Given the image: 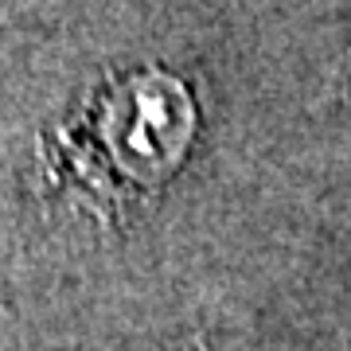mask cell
<instances>
[{"mask_svg": "<svg viewBox=\"0 0 351 351\" xmlns=\"http://www.w3.org/2000/svg\"><path fill=\"white\" fill-rule=\"evenodd\" d=\"M195 113H191L188 90L176 78L149 75L121 86L98 117V133L117 156V172H125L133 184H156L172 168L191 141Z\"/></svg>", "mask_w": 351, "mask_h": 351, "instance_id": "obj_1", "label": "cell"}]
</instances>
